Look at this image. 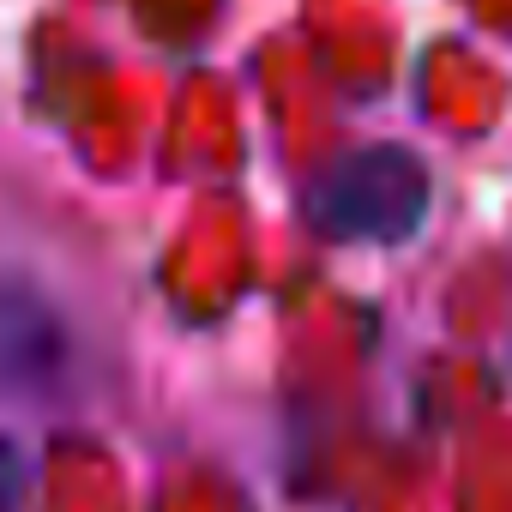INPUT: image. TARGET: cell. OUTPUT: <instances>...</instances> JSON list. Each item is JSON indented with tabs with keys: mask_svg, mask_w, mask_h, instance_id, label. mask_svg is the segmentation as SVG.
I'll list each match as a JSON object with an SVG mask.
<instances>
[{
	"mask_svg": "<svg viewBox=\"0 0 512 512\" xmlns=\"http://www.w3.org/2000/svg\"><path fill=\"white\" fill-rule=\"evenodd\" d=\"M67 368V326L31 290L0 278V392H37Z\"/></svg>",
	"mask_w": 512,
	"mask_h": 512,
	"instance_id": "cell-2",
	"label": "cell"
},
{
	"mask_svg": "<svg viewBox=\"0 0 512 512\" xmlns=\"http://www.w3.org/2000/svg\"><path fill=\"white\" fill-rule=\"evenodd\" d=\"M428 205H434V175L410 145H362L332 169H320V181L308 187L314 229L332 241H368V247L410 241Z\"/></svg>",
	"mask_w": 512,
	"mask_h": 512,
	"instance_id": "cell-1",
	"label": "cell"
},
{
	"mask_svg": "<svg viewBox=\"0 0 512 512\" xmlns=\"http://www.w3.org/2000/svg\"><path fill=\"white\" fill-rule=\"evenodd\" d=\"M0 512H25V458L13 440H0Z\"/></svg>",
	"mask_w": 512,
	"mask_h": 512,
	"instance_id": "cell-3",
	"label": "cell"
}]
</instances>
